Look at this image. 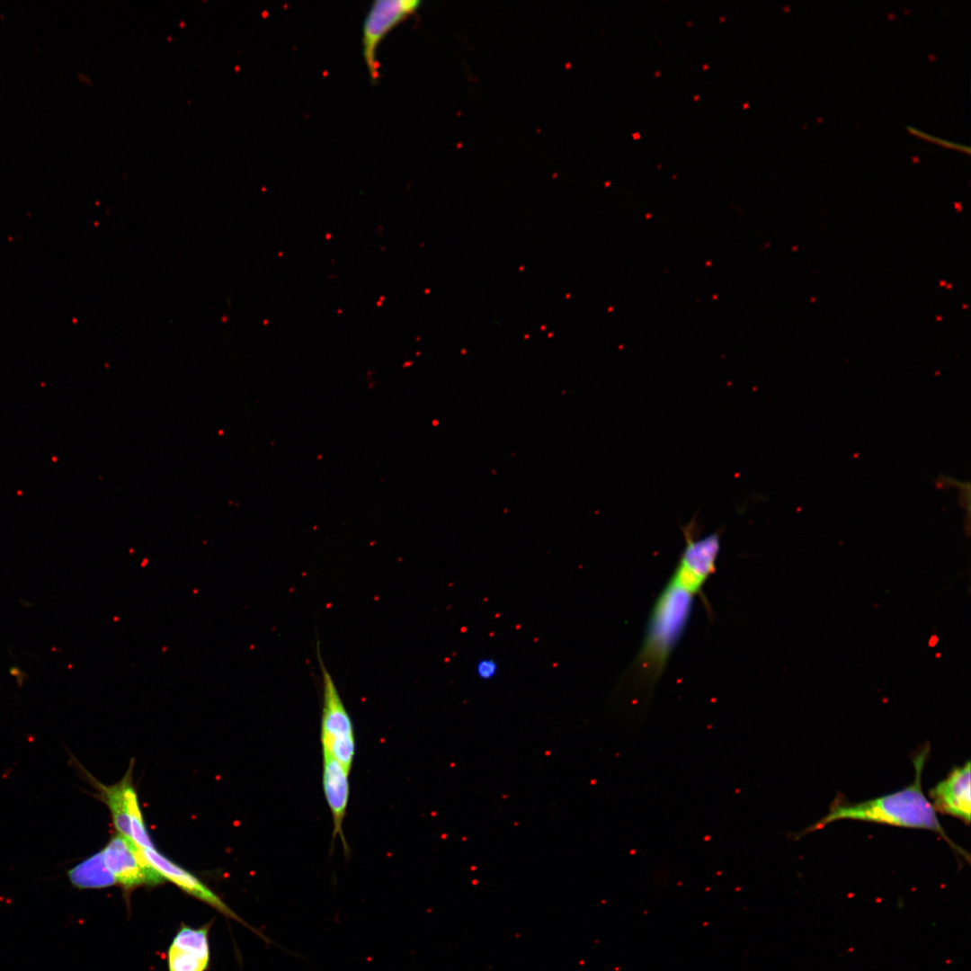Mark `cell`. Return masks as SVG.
Here are the masks:
<instances>
[{"instance_id":"8992f818","label":"cell","mask_w":971,"mask_h":971,"mask_svg":"<svg viewBox=\"0 0 971 971\" xmlns=\"http://www.w3.org/2000/svg\"><path fill=\"white\" fill-rule=\"evenodd\" d=\"M102 852L117 884L126 890H132L142 885L156 886L165 881L162 875L147 860L143 849L129 837L120 833L113 835Z\"/></svg>"},{"instance_id":"52a82bcc","label":"cell","mask_w":971,"mask_h":971,"mask_svg":"<svg viewBox=\"0 0 971 971\" xmlns=\"http://www.w3.org/2000/svg\"><path fill=\"white\" fill-rule=\"evenodd\" d=\"M970 762L953 769L929 792L934 811L970 822Z\"/></svg>"},{"instance_id":"277c9868","label":"cell","mask_w":971,"mask_h":971,"mask_svg":"<svg viewBox=\"0 0 971 971\" xmlns=\"http://www.w3.org/2000/svg\"><path fill=\"white\" fill-rule=\"evenodd\" d=\"M323 680V709L320 740L323 754L329 755L351 771L355 755L352 718L335 682L320 659Z\"/></svg>"},{"instance_id":"9a60e30c","label":"cell","mask_w":971,"mask_h":971,"mask_svg":"<svg viewBox=\"0 0 971 971\" xmlns=\"http://www.w3.org/2000/svg\"><path fill=\"white\" fill-rule=\"evenodd\" d=\"M498 664L490 658H482L475 665L476 675L483 681L492 680L498 673Z\"/></svg>"},{"instance_id":"6da1fadb","label":"cell","mask_w":971,"mask_h":971,"mask_svg":"<svg viewBox=\"0 0 971 971\" xmlns=\"http://www.w3.org/2000/svg\"><path fill=\"white\" fill-rule=\"evenodd\" d=\"M929 751V744H927L914 757L915 779L908 787L895 793L860 803H851L844 798L836 797L827 815L805 829L800 835L808 834L824 828L832 822L844 819L926 829L937 833L952 850L969 862V854L948 837L931 802L923 794L922 773Z\"/></svg>"},{"instance_id":"5bb4252c","label":"cell","mask_w":971,"mask_h":971,"mask_svg":"<svg viewBox=\"0 0 971 971\" xmlns=\"http://www.w3.org/2000/svg\"><path fill=\"white\" fill-rule=\"evenodd\" d=\"M208 931V926L196 929L189 926H183L173 939L170 946L181 949H190L206 958H209Z\"/></svg>"},{"instance_id":"8fae6325","label":"cell","mask_w":971,"mask_h":971,"mask_svg":"<svg viewBox=\"0 0 971 971\" xmlns=\"http://www.w3.org/2000/svg\"><path fill=\"white\" fill-rule=\"evenodd\" d=\"M67 875L73 886L78 889L104 888L117 884L102 851L77 863Z\"/></svg>"},{"instance_id":"30bf717a","label":"cell","mask_w":971,"mask_h":971,"mask_svg":"<svg viewBox=\"0 0 971 971\" xmlns=\"http://www.w3.org/2000/svg\"><path fill=\"white\" fill-rule=\"evenodd\" d=\"M81 770L84 771L85 776L91 785L95 788L97 791L96 796L108 806L117 833L131 838L129 818L127 809L126 786L129 778L132 777V767L130 766L119 782L108 786L95 779L83 767H81Z\"/></svg>"},{"instance_id":"9c48e42d","label":"cell","mask_w":971,"mask_h":971,"mask_svg":"<svg viewBox=\"0 0 971 971\" xmlns=\"http://www.w3.org/2000/svg\"><path fill=\"white\" fill-rule=\"evenodd\" d=\"M349 773L350 771L335 759L323 754V788L332 814L333 836L334 838L339 835L345 851H348V846L343 832V824L349 802Z\"/></svg>"},{"instance_id":"7a4b0ae2","label":"cell","mask_w":971,"mask_h":971,"mask_svg":"<svg viewBox=\"0 0 971 971\" xmlns=\"http://www.w3.org/2000/svg\"><path fill=\"white\" fill-rule=\"evenodd\" d=\"M694 595L671 579L651 610L646 631L634 664L635 672L653 687L690 620Z\"/></svg>"},{"instance_id":"3957f363","label":"cell","mask_w":971,"mask_h":971,"mask_svg":"<svg viewBox=\"0 0 971 971\" xmlns=\"http://www.w3.org/2000/svg\"><path fill=\"white\" fill-rule=\"evenodd\" d=\"M698 528L696 516L681 527L685 544L670 578L694 596L700 593L704 584L715 573L721 548L720 531L700 538Z\"/></svg>"},{"instance_id":"7c38bea8","label":"cell","mask_w":971,"mask_h":971,"mask_svg":"<svg viewBox=\"0 0 971 971\" xmlns=\"http://www.w3.org/2000/svg\"><path fill=\"white\" fill-rule=\"evenodd\" d=\"M126 798L131 839L138 846L143 849H154L155 846L149 836L140 810L132 777L129 778L126 786Z\"/></svg>"},{"instance_id":"4fadbf2b","label":"cell","mask_w":971,"mask_h":971,"mask_svg":"<svg viewBox=\"0 0 971 971\" xmlns=\"http://www.w3.org/2000/svg\"><path fill=\"white\" fill-rule=\"evenodd\" d=\"M169 971H205L209 963V958H206L190 949H181L170 946L168 949Z\"/></svg>"},{"instance_id":"5b68a950","label":"cell","mask_w":971,"mask_h":971,"mask_svg":"<svg viewBox=\"0 0 971 971\" xmlns=\"http://www.w3.org/2000/svg\"><path fill=\"white\" fill-rule=\"evenodd\" d=\"M416 0H377L372 3L362 26V55L373 84L379 79L377 50L384 38L399 23L416 13Z\"/></svg>"},{"instance_id":"ba28073f","label":"cell","mask_w":971,"mask_h":971,"mask_svg":"<svg viewBox=\"0 0 971 971\" xmlns=\"http://www.w3.org/2000/svg\"><path fill=\"white\" fill-rule=\"evenodd\" d=\"M143 851L150 864L165 879L173 882L183 891L211 905L225 915L241 921L212 890L190 871L169 860L156 848L143 849Z\"/></svg>"}]
</instances>
